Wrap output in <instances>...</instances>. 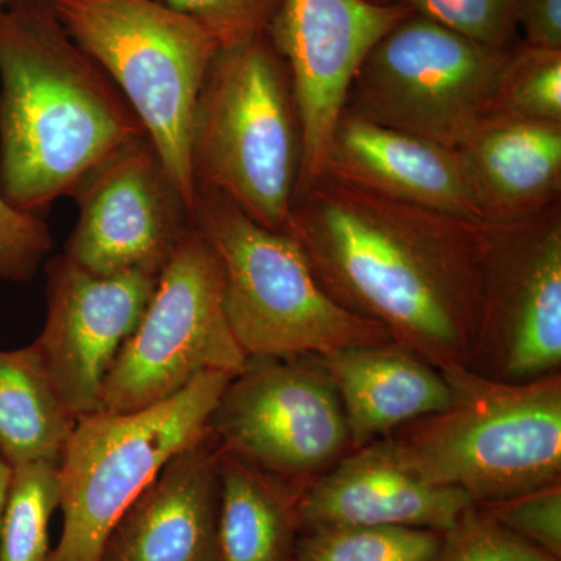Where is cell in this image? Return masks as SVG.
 I'll use <instances>...</instances> for the list:
<instances>
[{
    "label": "cell",
    "mask_w": 561,
    "mask_h": 561,
    "mask_svg": "<svg viewBox=\"0 0 561 561\" xmlns=\"http://www.w3.org/2000/svg\"><path fill=\"white\" fill-rule=\"evenodd\" d=\"M479 507L505 529L561 559V482Z\"/></svg>",
    "instance_id": "cell-27"
},
{
    "label": "cell",
    "mask_w": 561,
    "mask_h": 561,
    "mask_svg": "<svg viewBox=\"0 0 561 561\" xmlns=\"http://www.w3.org/2000/svg\"><path fill=\"white\" fill-rule=\"evenodd\" d=\"M38 460L13 468L0 519V561H49V523L60 508V468Z\"/></svg>",
    "instance_id": "cell-22"
},
{
    "label": "cell",
    "mask_w": 561,
    "mask_h": 561,
    "mask_svg": "<svg viewBox=\"0 0 561 561\" xmlns=\"http://www.w3.org/2000/svg\"><path fill=\"white\" fill-rule=\"evenodd\" d=\"M80 216L62 256L98 276H160L194 227L192 210L149 136L133 140L73 192Z\"/></svg>",
    "instance_id": "cell-13"
},
{
    "label": "cell",
    "mask_w": 561,
    "mask_h": 561,
    "mask_svg": "<svg viewBox=\"0 0 561 561\" xmlns=\"http://www.w3.org/2000/svg\"><path fill=\"white\" fill-rule=\"evenodd\" d=\"M489 116L561 124V50L515 44Z\"/></svg>",
    "instance_id": "cell-24"
},
{
    "label": "cell",
    "mask_w": 561,
    "mask_h": 561,
    "mask_svg": "<svg viewBox=\"0 0 561 561\" xmlns=\"http://www.w3.org/2000/svg\"><path fill=\"white\" fill-rule=\"evenodd\" d=\"M13 467L0 456V519H2L3 507H5L7 494H9Z\"/></svg>",
    "instance_id": "cell-31"
},
{
    "label": "cell",
    "mask_w": 561,
    "mask_h": 561,
    "mask_svg": "<svg viewBox=\"0 0 561 561\" xmlns=\"http://www.w3.org/2000/svg\"><path fill=\"white\" fill-rule=\"evenodd\" d=\"M440 370L451 404L386 438L401 463L478 505L561 482V373L502 382L467 367Z\"/></svg>",
    "instance_id": "cell-3"
},
{
    "label": "cell",
    "mask_w": 561,
    "mask_h": 561,
    "mask_svg": "<svg viewBox=\"0 0 561 561\" xmlns=\"http://www.w3.org/2000/svg\"><path fill=\"white\" fill-rule=\"evenodd\" d=\"M232 376L203 373L142 411L76 421L60 465L62 526L49 561H99L114 524L172 457L201 440Z\"/></svg>",
    "instance_id": "cell-7"
},
{
    "label": "cell",
    "mask_w": 561,
    "mask_h": 561,
    "mask_svg": "<svg viewBox=\"0 0 561 561\" xmlns=\"http://www.w3.org/2000/svg\"><path fill=\"white\" fill-rule=\"evenodd\" d=\"M76 421L32 345L0 350V456L11 467L38 460L60 463Z\"/></svg>",
    "instance_id": "cell-21"
},
{
    "label": "cell",
    "mask_w": 561,
    "mask_h": 561,
    "mask_svg": "<svg viewBox=\"0 0 561 561\" xmlns=\"http://www.w3.org/2000/svg\"><path fill=\"white\" fill-rule=\"evenodd\" d=\"M431 561H561L505 529L479 505L467 508L442 534Z\"/></svg>",
    "instance_id": "cell-25"
},
{
    "label": "cell",
    "mask_w": 561,
    "mask_h": 561,
    "mask_svg": "<svg viewBox=\"0 0 561 561\" xmlns=\"http://www.w3.org/2000/svg\"><path fill=\"white\" fill-rule=\"evenodd\" d=\"M324 175L391 201L485 225L459 151L346 111L335 128Z\"/></svg>",
    "instance_id": "cell-17"
},
{
    "label": "cell",
    "mask_w": 561,
    "mask_h": 561,
    "mask_svg": "<svg viewBox=\"0 0 561 561\" xmlns=\"http://www.w3.org/2000/svg\"><path fill=\"white\" fill-rule=\"evenodd\" d=\"M440 542L416 527H327L301 531L295 561H431Z\"/></svg>",
    "instance_id": "cell-23"
},
{
    "label": "cell",
    "mask_w": 561,
    "mask_h": 561,
    "mask_svg": "<svg viewBox=\"0 0 561 561\" xmlns=\"http://www.w3.org/2000/svg\"><path fill=\"white\" fill-rule=\"evenodd\" d=\"M47 319L32 343L70 415L102 411V390L122 346L138 328L160 276H98L57 256L46 267Z\"/></svg>",
    "instance_id": "cell-14"
},
{
    "label": "cell",
    "mask_w": 561,
    "mask_h": 561,
    "mask_svg": "<svg viewBox=\"0 0 561 561\" xmlns=\"http://www.w3.org/2000/svg\"><path fill=\"white\" fill-rule=\"evenodd\" d=\"M192 219L221 262L225 313L247 357L393 343L386 328L324 290L291 236L262 227L227 195L198 187Z\"/></svg>",
    "instance_id": "cell-5"
},
{
    "label": "cell",
    "mask_w": 561,
    "mask_h": 561,
    "mask_svg": "<svg viewBox=\"0 0 561 561\" xmlns=\"http://www.w3.org/2000/svg\"><path fill=\"white\" fill-rule=\"evenodd\" d=\"M208 430L221 451L301 491L353 451L337 390L316 354L249 357Z\"/></svg>",
    "instance_id": "cell-10"
},
{
    "label": "cell",
    "mask_w": 561,
    "mask_h": 561,
    "mask_svg": "<svg viewBox=\"0 0 561 561\" xmlns=\"http://www.w3.org/2000/svg\"><path fill=\"white\" fill-rule=\"evenodd\" d=\"M224 294L219 256L194 225L106 375L101 412L142 411L169 400L203 373H241L249 357L228 323Z\"/></svg>",
    "instance_id": "cell-9"
},
{
    "label": "cell",
    "mask_w": 561,
    "mask_h": 561,
    "mask_svg": "<svg viewBox=\"0 0 561 561\" xmlns=\"http://www.w3.org/2000/svg\"><path fill=\"white\" fill-rule=\"evenodd\" d=\"M49 5L135 111L194 214L192 121L219 41L160 0H49Z\"/></svg>",
    "instance_id": "cell-6"
},
{
    "label": "cell",
    "mask_w": 561,
    "mask_h": 561,
    "mask_svg": "<svg viewBox=\"0 0 561 561\" xmlns=\"http://www.w3.org/2000/svg\"><path fill=\"white\" fill-rule=\"evenodd\" d=\"M220 446L209 430L122 513L99 561H220Z\"/></svg>",
    "instance_id": "cell-15"
},
{
    "label": "cell",
    "mask_w": 561,
    "mask_h": 561,
    "mask_svg": "<svg viewBox=\"0 0 561 561\" xmlns=\"http://www.w3.org/2000/svg\"><path fill=\"white\" fill-rule=\"evenodd\" d=\"M147 136L49 0L0 10V194L38 216L122 147Z\"/></svg>",
    "instance_id": "cell-2"
},
{
    "label": "cell",
    "mask_w": 561,
    "mask_h": 561,
    "mask_svg": "<svg viewBox=\"0 0 561 561\" xmlns=\"http://www.w3.org/2000/svg\"><path fill=\"white\" fill-rule=\"evenodd\" d=\"M411 13L394 2L280 0L267 35L289 69L300 122L295 198L327 171L332 138L362 62Z\"/></svg>",
    "instance_id": "cell-12"
},
{
    "label": "cell",
    "mask_w": 561,
    "mask_h": 561,
    "mask_svg": "<svg viewBox=\"0 0 561 561\" xmlns=\"http://www.w3.org/2000/svg\"><path fill=\"white\" fill-rule=\"evenodd\" d=\"M10 2H11V0H0V10H2L3 7H5L7 3H10Z\"/></svg>",
    "instance_id": "cell-32"
},
{
    "label": "cell",
    "mask_w": 561,
    "mask_h": 561,
    "mask_svg": "<svg viewBox=\"0 0 561 561\" xmlns=\"http://www.w3.org/2000/svg\"><path fill=\"white\" fill-rule=\"evenodd\" d=\"M481 323L470 370L529 382L561 368V203L483 228Z\"/></svg>",
    "instance_id": "cell-11"
},
{
    "label": "cell",
    "mask_w": 561,
    "mask_h": 561,
    "mask_svg": "<svg viewBox=\"0 0 561 561\" xmlns=\"http://www.w3.org/2000/svg\"><path fill=\"white\" fill-rule=\"evenodd\" d=\"M472 505L467 493L409 470L386 438L351 451L302 491V530L327 527H416L446 531Z\"/></svg>",
    "instance_id": "cell-16"
},
{
    "label": "cell",
    "mask_w": 561,
    "mask_h": 561,
    "mask_svg": "<svg viewBox=\"0 0 561 561\" xmlns=\"http://www.w3.org/2000/svg\"><path fill=\"white\" fill-rule=\"evenodd\" d=\"M195 187L231 198L267 230L286 232L301 164L289 69L267 33L220 47L191 131Z\"/></svg>",
    "instance_id": "cell-4"
},
{
    "label": "cell",
    "mask_w": 561,
    "mask_h": 561,
    "mask_svg": "<svg viewBox=\"0 0 561 561\" xmlns=\"http://www.w3.org/2000/svg\"><path fill=\"white\" fill-rule=\"evenodd\" d=\"M483 228L324 175L295 198L286 232L343 308L437 368H470Z\"/></svg>",
    "instance_id": "cell-1"
},
{
    "label": "cell",
    "mask_w": 561,
    "mask_h": 561,
    "mask_svg": "<svg viewBox=\"0 0 561 561\" xmlns=\"http://www.w3.org/2000/svg\"><path fill=\"white\" fill-rule=\"evenodd\" d=\"M511 51L412 11L362 62L345 111L456 149L489 116Z\"/></svg>",
    "instance_id": "cell-8"
},
{
    "label": "cell",
    "mask_w": 561,
    "mask_h": 561,
    "mask_svg": "<svg viewBox=\"0 0 561 561\" xmlns=\"http://www.w3.org/2000/svg\"><path fill=\"white\" fill-rule=\"evenodd\" d=\"M319 357L337 390L353 451L451 404L440 368L398 343L350 346Z\"/></svg>",
    "instance_id": "cell-18"
},
{
    "label": "cell",
    "mask_w": 561,
    "mask_h": 561,
    "mask_svg": "<svg viewBox=\"0 0 561 561\" xmlns=\"http://www.w3.org/2000/svg\"><path fill=\"white\" fill-rule=\"evenodd\" d=\"M370 2H376V3H390V0H370Z\"/></svg>",
    "instance_id": "cell-33"
},
{
    "label": "cell",
    "mask_w": 561,
    "mask_h": 561,
    "mask_svg": "<svg viewBox=\"0 0 561 561\" xmlns=\"http://www.w3.org/2000/svg\"><path fill=\"white\" fill-rule=\"evenodd\" d=\"M518 27L526 46L561 50V0H518Z\"/></svg>",
    "instance_id": "cell-30"
},
{
    "label": "cell",
    "mask_w": 561,
    "mask_h": 561,
    "mask_svg": "<svg viewBox=\"0 0 561 561\" xmlns=\"http://www.w3.org/2000/svg\"><path fill=\"white\" fill-rule=\"evenodd\" d=\"M456 150L483 224L527 219L561 203V124L486 116Z\"/></svg>",
    "instance_id": "cell-19"
},
{
    "label": "cell",
    "mask_w": 561,
    "mask_h": 561,
    "mask_svg": "<svg viewBox=\"0 0 561 561\" xmlns=\"http://www.w3.org/2000/svg\"><path fill=\"white\" fill-rule=\"evenodd\" d=\"M485 44L508 49L518 32V0H390Z\"/></svg>",
    "instance_id": "cell-26"
},
{
    "label": "cell",
    "mask_w": 561,
    "mask_h": 561,
    "mask_svg": "<svg viewBox=\"0 0 561 561\" xmlns=\"http://www.w3.org/2000/svg\"><path fill=\"white\" fill-rule=\"evenodd\" d=\"M51 245L44 220L13 208L0 194V278L14 283L32 279Z\"/></svg>",
    "instance_id": "cell-29"
},
{
    "label": "cell",
    "mask_w": 561,
    "mask_h": 561,
    "mask_svg": "<svg viewBox=\"0 0 561 561\" xmlns=\"http://www.w3.org/2000/svg\"><path fill=\"white\" fill-rule=\"evenodd\" d=\"M301 494L275 476L221 451L220 561H295Z\"/></svg>",
    "instance_id": "cell-20"
},
{
    "label": "cell",
    "mask_w": 561,
    "mask_h": 561,
    "mask_svg": "<svg viewBox=\"0 0 561 561\" xmlns=\"http://www.w3.org/2000/svg\"><path fill=\"white\" fill-rule=\"evenodd\" d=\"M213 33L220 47L265 35L280 0H160Z\"/></svg>",
    "instance_id": "cell-28"
}]
</instances>
